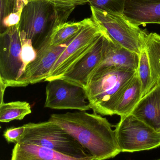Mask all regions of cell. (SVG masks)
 <instances>
[{
	"label": "cell",
	"mask_w": 160,
	"mask_h": 160,
	"mask_svg": "<svg viewBox=\"0 0 160 160\" xmlns=\"http://www.w3.org/2000/svg\"><path fill=\"white\" fill-rule=\"evenodd\" d=\"M137 73L142 84L143 98L155 87L150 64L145 49L142 50L140 55Z\"/></svg>",
	"instance_id": "obj_20"
},
{
	"label": "cell",
	"mask_w": 160,
	"mask_h": 160,
	"mask_svg": "<svg viewBox=\"0 0 160 160\" xmlns=\"http://www.w3.org/2000/svg\"><path fill=\"white\" fill-rule=\"evenodd\" d=\"M130 114L160 132V84L144 96Z\"/></svg>",
	"instance_id": "obj_14"
},
{
	"label": "cell",
	"mask_w": 160,
	"mask_h": 160,
	"mask_svg": "<svg viewBox=\"0 0 160 160\" xmlns=\"http://www.w3.org/2000/svg\"><path fill=\"white\" fill-rule=\"evenodd\" d=\"M10 160H95L93 156L75 158L32 144H15Z\"/></svg>",
	"instance_id": "obj_15"
},
{
	"label": "cell",
	"mask_w": 160,
	"mask_h": 160,
	"mask_svg": "<svg viewBox=\"0 0 160 160\" xmlns=\"http://www.w3.org/2000/svg\"><path fill=\"white\" fill-rule=\"evenodd\" d=\"M25 129L24 125L19 127H11L4 131L3 136L9 143L16 144L24 133Z\"/></svg>",
	"instance_id": "obj_23"
},
{
	"label": "cell",
	"mask_w": 160,
	"mask_h": 160,
	"mask_svg": "<svg viewBox=\"0 0 160 160\" xmlns=\"http://www.w3.org/2000/svg\"><path fill=\"white\" fill-rule=\"evenodd\" d=\"M139 59L140 55L117 44L107 33L103 59L93 72L113 66L137 71Z\"/></svg>",
	"instance_id": "obj_12"
},
{
	"label": "cell",
	"mask_w": 160,
	"mask_h": 160,
	"mask_svg": "<svg viewBox=\"0 0 160 160\" xmlns=\"http://www.w3.org/2000/svg\"><path fill=\"white\" fill-rule=\"evenodd\" d=\"M90 7L107 12L123 13L126 0H87Z\"/></svg>",
	"instance_id": "obj_21"
},
{
	"label": "cell",
	"mask_w": 160,
	"mask_h": 160,
	"mask_svg": "<svg viewBox=\"0 0 160 160\" xmlns=\"http://www.w3.org/2000/svg\"><path fill=\"white\" fill-rule=\"evenodd\" d=\"M136 73L114 66L93 72L84 88L91 109L101 115H115L119 99Z\"/></svg>",
	"instance_id": "obj_4"
},
{
	"label": "cell",
	"mask_w": 160,
	"mask_h": 160,
	"mask_svg": "<svg viewBox=\"0 0 160 160\" xmlns=\"http://www.w3.org/2000/svg\"><path fill=\"white\" fill-rule=\"evenodd\" d=\"M31 113V106L26 102L18 101L0 104V121L2 123L22 120Z\"/></svg>",
	"instance_id": "obj_19"
},
{
	"label": "cell",
	"mask_w": 160,
	"mask_h": 160,
	"mask_svg": "<svg viewBox=\"0 0 160 160\" xmlns=\"http://www.w3.org/2000/svg\"><path fill=\"white\" fill-rule=\"evenodd\" d=\"M86 100L84 88L62 79H57L48 82L44 107L54 110L86 112L91 109Z\"/></svg>",
	"instance_id": "obj_9"
},
{
	"label": "cell",
	"mask_w": 160,
	"mask_h": 160,
	"mask_svg": "<svg viewBox=\"0 0 160 160\" xmlns=\"http://www.w3.org/2000/svg\"><path fill=\"white\" fill-rule=\"evenodd\" d=\"M105 32L101 26L92 19L69 44L54 65L44 82L62 78L91 50Z\"/></svg>",
	"instance_id": "obj_8"
},
{
	"label": "cell",
	"mask_w": 160,
	"mask_h": 160,
	"mask_svg": "<svg viewBox=\"0 0 160 160\" xmlns=\"http://www.w3.org/2000/svg\"><path fill=\"white\" fill-rule=\"evenodd\" d=\"M25 5L19 0H1V20L13 12L22 11Z\"/></svg>",
	"instance_id": "obj_22"
},
{
	"label": "cell",
	"mask_w": 160,
	"mask_h": 160,
	"mask_svg": "<svg viewBox=\"0 0 160 160\" xmlns=\"http://www.w3.org/2000/svg\"><path fill=\"white\" fill-rule=\"evenodd\" d=\"M92 18H85L76 22H66L54 28L50 39V46H56L71 39L92 20Z\"/></svg>",
	"instance_id": "obj_18"
},
{
	"label": "cell",
	"mask_w": 160,
	"mask_h": 160,
	"mask_svg": "<svg viewBox=\"0 0 160 160\" xmlns=\"http://www.w3.org/2000/svg\"><path fill=\"white\" fill-rule=\"evenodd\" d=\"M107 36L105 31L91 50L59 79L85 88L91 74L103 59Z\"/></svg>",
	"instance_id": "obj_10"
},
{
	"label": "cell",
	"mask_w": 160,
	"mask_h": 160,
	"mask_svg": "<svg viewBox=\"0 0 160 160\" xmlns=\"http://www.w3.org/2000/svg\"><path fill=\"white\" fill-rule=\"evenodd\" d=\"M92 18L114 41L140 55L149 33L132 23L123 13L107 12L91 7Z\"/></svg>",
	"instance_id": "obj_6"
},
{
	"label": "cell",
	"mask_w": 160,
	"mask_h": 160,
	"mask_svg": "<svg viewBox=\"0 0 160 160\" xmlns=\"http://www.w3.org/2000/svg\"><path fill=\"white\" fill-rule=\"evenodd\" d=\"M33 43L19 25L8 28L0 35V83L8 87L28 85L25 69L36 58Z\"/></svg>",
	"instance_id": "obj_2"
},
{
	"label": "cell",
	"mask_w": 160,
	"mask_h": 160,
	"mask_svg": "<svg viewBox=\"0 0 160 160\" xmlns=\"http://www.w3.org/2000/svg\"><path fill=\"white\" fill-rule=\"evenodd\" d=\"M19 1H22V2H23V3H24L25 5L27 4V3L28 2V1H29V0H19Z\"/></svg>",
	"instance_id": "obj_24"
},
{
	"label": "cell",
	"mask_w": 160,
	"mask_h": 160,
	"mask_svg": "<svg viewBox=\"0 0 160 160\" xmlns=\"http://www.w3.org/2000/svg\"><path fill=\"white\" fill-rule=\"evenodd\" d=\"M123 14L139 26L160 24V0H126Z\"/></svg>",
	"instance_id": "obj_13"
},
{
	"label": "cell",
	"mask_w": 160,
	"mask_h": 160,
	"mask_svg": "<svg viewBox=\"0 0 160 160\" xmlns=\"http://www.w3.org/2000/svg\"><path fill=\"white\" fill-rule=\"evenodd\" d=\"M23 125L25 131L17 143L43 147L73 158L92 156L77 140L54 122L49 120Z\"/></svg>",
	"instance_id": "obj_5"
},
{
	"label": "cell",
	"mask_w": 160,
	"mask_h": 160,
	"mask_svg": "<svg viewBox=\"0 0 160 160\" xmlns=\"http://www.w3.org/2000/svg\"><path fill=\"white\" fill-rule=\"evenodd\" d=\"M76 6H55L47 0H29L24 6L19 23L33 47L39 53L50 46V39L56 26L67 22Z\"/></svg>",
	"instance_id": "obj_3"
},
{
	"label": "cell",
	"mask_w": 160,
	"mask_h": 160,
	"mask_svg": "<svg viewBox=\"0 0 160 160\" xmlns=\"http://www.w3.org/2000/svg\"><path fill=\"white\" fill-rule=\"evenodd\" d=\"M151 68L154 87L160 84V35L148 34L144 47Z\"/></svg>",
	"instance_id": "obj_17"
},
{
	"label": "cell",
	"mask_w": 160,
	"mask_h": 160,
	"mask_svg": "<svg viewBox=\"0 0 160 160\" xmlns=\"http://www.w3.org/2000/svg\"><path fill=\"white\" fill-rule=\"evenodd\" d=\"M115 128L121 152L150 150L160 146V132L132 114L120 117Z\"/></svg>",
	"instance_id": "obj_7"
},
{
	"label": "cell",
	"mask_w": 160,
	"mask_h": 160,
	"mask_svg": "<svg viewBox=\"0 0 160 160\" xmlns=\"http://www.w3.org/2000/svg\"><path fill=\"white\" fill-rule=\"evenodd\" d=\"M49 120L77 140L95 160L112 158L121 152L112 125L99 114L68 112L53 114Z\"/></svg>",
	"instance_id": "obj_1"
},
{
	"label": "cell",
	"mask_w": 160,
	"mask_h": 160,
	"mask_svg": "<svg viewBox=\"0 0 160 160\" xmlns=\"http://www.w3.org/2000/svg\"><path fill=\"white\" fill-rule=\"evenodd\" d=\"M157 160H160V159Z\"/></svg>",
	"instance_id": "obj_25"
},
{
	"label": "cell",
	"mask_w": 160,
	"mask_h": 160,
	"mask_svg": "<svg viewBox=\"0 0 160 160\" xmlns=\"http://www.w3.org/2000/svg\"><path fill=\"white\" fill-rule=\"evenodd\" d=\"M76 36L63 44L49 46L43 51L37 53L35 60L25 69L24 79L28 85L44 82L57 59Z\"/></svg>",
	"instance_id": "obj_11"
},
{
	"label": "cell",
	"mask_w": 160,
	"mask_h": 160,
	"mask_svg": "<svg viewBox=\"0 0 160 160\" xmlns=\"http://www.w3.org/2000/svg\"><path fill=\"white\" fill-rule=\"evenodd\" d=\"M142 98V84L136 73L119 99L115 109V115L122 117L129 114Z\"/></svg>",
	"instance_id": "obj_16"
}]
</instances>
